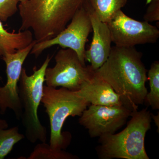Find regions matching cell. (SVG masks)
Listing matches in <instances>:
<instances>
[{"label":"cell","instance_id":"obj_1","mask_svg":"<svg viewBox=\"0 0 159 159\" xmlns=\"http://www.w3.org/2000/svg\"><path fill=\"white\" fill-rule=\"evenodd\" d=\"M142 54L135 47L114 46L106 62L94 75L108 83L120 96L123 105L133 111L145 102L147 70Z\"/></svg>","mask_w":159,"mask_h":159},{"label":"cell","instance_id":"obj_2","mask_svg":"<svg viewBox=\"0 0 159 159\" xmlns=\"http://www.w3.org/2000/svg\"><path fill=\"white\" fill-rule=\"evenodd\" d=\"M85 0H28L18 5L20 31L32 29L37 42L51 39L65 29Z\"/></svg>","mask_w":159,"mask_h":159},{"label":"cell","instance_id":"obj_3","mask_svg":"<svg viewBox=\"0 0 159 159\" xmlns=\"http://www.w3.org/2000/svg\"><path fill=\"white\" fill-rule=\"evenodd\" d=\"M126 127L118 134L99 137L96 151L99 159H149L145 146L151 129V113L148 108L132 111Z\"/></svg>","mask_w":159,"mask_h":159},{"label":"cell","instance_id":"obj_4","mask_svg":"<svg viewBox=\"0 0 159 159\" xmlns=\"http://www.w3.org/2000/svg\"><path fill=\"white\" fill-rule=\"evenodd\" d=\"M41 102L50 120L49 145L55 150H65L70 143L72 136L68 132H62L64 124L69 117L80 116L89 103L77 91L47 85L44 86Z\"/></svg>","mask_w":159,"mask_h":159},{"label":"cell","instance_id":"obj_5","mask_svg":"<svg viewBox=\"0 0 159 159\" xmlns=\"http://www.w3.org/2000/svg\"><path fill=\"white\" fill-rule=\"evenodd\" d=\"M51 58L48 55L39 69L34 67V73L30 76L23 68L20 77L18 94L23 109L20 120L25 128V137L31 143L47 141V129L40 121L38 110L42 98L46 70Z\"/></svg>","mask_w":159,"mask_h":159},{"label":"cell","instance_id":"obj_6","mask_svg":"<svg viewBox=\"0 0 159 159\" xmlns=\"http://www.w3.org/2000/svg\"><path fill=\"white\" fill-rule=\"evenodd\" d=\"M92 31L90 18L84 2L65 29L51 39L35 43L31 54L37 57L46 49L58 45L63 49L75 51L81 63L85 65L86 43Z\"/></svg>","mask_w":159,"mask_h":159},{"label":"cell","instance_id":"obj_7","mask_svg":"<svg viewBox=\"0 0 159 159\" xmlns=\"http://www.w3.org/2000/svg\"><path fill=\"white\" fill-rule=\"evenodd\" d=\"M54 58L55 66L46 70L45 82L48 86L78 91L83 83L94 76L95 71L91 66L83 64L73 50L60 49Z\"/></svg>","mask_w":159,"mask_h":159},{"label":"cell","instance_id":"obj_8","mask_svg":"<svg viewBox=\"0 0 159 159\" xmlns=\"http://www.w3.org/2000/svg\"><path fill=\"white\" fill-rule=\"evenodd\" d=\"M112 42L115 46L132 48L138 45L156 43L159 29L148 22L138 21L127 16L122 10L107 23Z\"/></svg>","mask_w":159,"mask_h":159},{"label":"cell","instance_id":"obj_9","mask_svg":"<svg viewBox=\"0 0 159 159\" xmlns=\"http://www.w3.org/2000/svg\"><path fill=\"white\" fill-rule=\"evenodd\" d=\"M132 111L124 105H89L78 122L88 130L92 138L116 133L130 117Z\"/></svg>","mask_w":159,"mask_h":159},{"label":"cell","instance_id":"obj_10","mask_svg":"<svg viewBox=\"0 0 159 159\" xmlns=\"http://www.w3.org/2000/svg\"><path fill=\"white\" fill-rule=\"evenodd\" d=\"M34 40L29 45L13 53H7L2 57L6 64L7 82L0 86V114L4 115L7 109L14 112L17 120L21 119L23 109L18 94V85L24 62L33 46Z\"/></svg>","mask_w":159,"mask_h":159},{"label":"cell","instance_id":"obj_11","mask_svg":"<svg viewBox=\"0 0 159 159\" xmlns=\"http://www.w3.org/2000/svg\"><path fill=\"white\" fill-rule=\"evenodd\" d=\"M84 4L88 10L93 31V39L89 48L85 51V60L90 63V66L95 71L108 58L112 42L107 23L99 19L87 0Z\"/></svg>","mask_w":159,"mask_h":159},{"label":"cell","instance_id":"obj_12","mask_svg":"<svg viewBox=\"0 0 159 159\" xmlns=\"http://www.w3.org/2000/svg\"><path fill=\"white\" fill-rule=\"evenodd\" d=\"M77 91L90 104L107 106L123 105L120 96L108 83L95 75L92 79L83 83Z\"/></svg>","mask_w":159,"mask_h":159},{"label":"cell","instance_id":"obj_13","mask_svg":"<svg viewBox=\"0 0 159 159\" xmlns=\"http://www.w3.org/2000/svg\"><path fill=\"white\" fill-rule=\"evenodd\" d=\"M33 34L29 30L16 33L5 29L0 20V56L13 53L29 45L33 41Z\"/></svg>","mask_w":159,"mask_h":159},{"label":"cell","instance_id":"obj_14","mask_svg":"<svg viewBox=\"0 0 159 159\" xmlns=\"http://www.w3.org/2000/svg\"><path fill=\"white\" fill-rule=\"evenodd\" d=\"M100 20L107 23L126 5L127 0H87Z\"/></svg>","mask_w":159,"mask_h":159},{"label":"cell","instance_id":"obj_15","mask_svg":"<svg viewBox=\"0 0 159 159\" xmlns=\"http://www.w3.org/2000/svg\"><path fill=\"white\" fill-rule=\"evenodd\" d=\"M150 92L147 93L145 102L152 109H159V61L152 63L148 72Z\"/></svg>","mask_w":159,"mask_h":159},{"label":"cell","instance_id":"obj_16","mask_svg":"<svg viewBox=\"0 0 159 159\" xmlns=\"http://www.w3.org/2000/svg\"><path fill=\"white\" fill-rule=\"evenodd\" d=\"M25 138L19 133L18 126L0 129V159H4L13 149L14 145Z\"/></svg>","mask_w":159,"mask_h":159},{"label":"cell","instance_id":"obj_17","mask_svg":"<svg viewBox=\"0 0 159 159\" xmlns=\"http://www.w3.org/2000/svg\"><path fill=\"white\" fill-rule=\"evenodd\" d=\"M28 159H77L78 157L65 150H57L51 148L46 142L38 144Z\"/></svg>","mask_w":159,"mask_h":159},{"label":"cell","instance_id":"obj_18","mask_svg":"<svg viewBox=\"0 0 159 159\" xmlns=\"http://www.w3.org/2000/svg\"><path fill=\"white\" fill-rule=\"evenodd\" d=\"M19 0H0V20L6 22L18 10Z\"/></svg>","mask_w":159,"mask_h":159},{"label":"cell","instance_id":"obj_19","mask_svg":"<svg viewBox=\"0 0 159 159\" xmlns=\"http://www.w3.org/2000/svg\"><path fill=\"white\" fill-rule=\"evenodd\" d=\"M148 8L144 14V21L148 22L159 21V0H147Z\"/></svg>","mask_w":159,"mask_h":159},{"label":"cell","instance_id":"obj_20","mask_svg":"<svg viewBox=\"0 0 159 159\" xmlns=\"http://www.w3.org/2000/svg\"><path fill=\"white\" fill-rule=\"evenodd\" d=\"M9 127V124L5 119H0V129H5Z\"/></svg>","mask_w":159,"mask_h":159},{"label":"cell","instance_id":"obj_21","mask_svg":"<svg viewBox=\"0 0 159 159\" xmlns=\"http://www.w3.org/2000/svg\"><path fill=\"white\" fill-rule=\"evenodd\" d=\"M152 118L153 119L154 121L155 122L157 126H158V129H159V114H158L157 116H154L152 114H151Z\"/></svg>","mask_w":159,"mask_h":159},{"label":"cell","instance_id":"obj_22","mask_svg":"<svg viewBox=\"0 0 159 159\" xmlns=\"http://www.w3.org/2000/svg\"><path fill=\"white\" fill-rule=\"evenodd\" d=\"M28 1V0H19L20 3L25 2H27Z\"/></svg>","mask_w":159,"mask_h":159},{"label":"cell","instance_id":"obj_23","mask_svg":"<svg viewBox=\"0 0 159 159\" xmlns=\"http://www.w3.org/2000/svg\"><path fill=\"white\" fill-rule=\"evenodd\" d=\"M0 80H2V78L1 77V76H0Z\"/></svg>","mask_w":159,"mask_h":159}]
</instances>
